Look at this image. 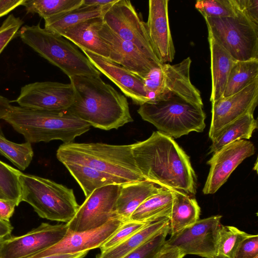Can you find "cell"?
I'll return each mask as SVG.
<instances>
[{"instance_id":"cell-1","label":"cell","mask_w":258,"mask_h":258,"mask_svg":"<svg viewBox=\"0 0 258 258\" xmlns=\"http://www.w3.org/2000/svg\"><path fill=\"white\" fill-rule=\"evenodd\" d=\"M136 164L145 180L188 195L196 192L197 177L189 157L173 138L159 131L133 144Z\"/></svg>"},{"instance_id":"cell-2","label":"cell","mask_w":258,"mask_h":258,"mask_svg":"<svg viewBox=\"0 0 258 258\" xmlns=\"http://www.w3.org/2000/svg\"><path fill=\"white\" fill-rule=\"evenodd\" d=\"M75 91L68 109L80 119L104 130L117 129L133 119L126 98L100 77H70Z\"/></svg>"},{"instance_id":"cell-3","label":"cell","mask_w":258,"mask_h":258,"mask_svg":"<svg viewBox=\"0 0 258 258\" xmlns=\"http://www.w3.org/2000/svg\"><path fill=\"white\" fill-rule=\"evenodd\" d=\"M3 119L31 144L53 140L71 143L91 126L68 110L48 111L20 106L11 105Z\"/></svg>"},{"instance_id":"cell-4","label":"cell","mask_w":258,"mask_h":258,"mask_svg":"<svg viewBox=\"0 0 258 258\" xmlns=\"http://www.w3.org/2000/svg\"><path fill=\"white\" fill-rule=\"evenodd\" d=\"M132 146L72 142L61 145L56 157L63 164L86 166L117 177L125 183L145 180L136 164Z\"/></svg>"},{"instance_id":"cell-5","label":"cell","mask_w":258,"mask_h":258,"mask_svg":"<svg viewBox=\"0 0 258 258\" xmlns=\"http://www.w3.org/2000/svg\"><path fill=\"white\" fill-rule=\"evenodd\" d=\"M19 36L22 41L69 78L76 76L100 77L101 73L87 56L59 34L36 25H24Z\"/></svg>"},{"instance_id":"cell-6","label":"cell","mask_w":258,"mask_h":258,"mask_svg":"<svg viewBox=\"0 0 258 258\" xmlns=\"http://www.w3.org/2000/svg\"><path fill=\"white\" fill-rule=\"evenodd\" d=\"M20 182L21 202L31 205L42 218L67 223L79 208L73 189L63 184L22 172Z\"/></svg>"},{"instance_id":"cell-7","label":"cell","mask_w":258,"mask_h":258,"mask_svg":"<svg viewBox=\"0 0 258 258\" xmlns=\"http://www.w3.org/2000/svg\"><path fill=\"white\" fill-rule=\"evenodd\" d=\"M138 113L158 131L172 138H178L192 132H202L206 127L203 107L175 95L145 103L140 105Z\"/></svg>"},{"instance_id":"cell-8","label":"cell","mask_w":258,"mask_h":258,"mask_svg":"<svg viewBox=\"0 0 258 258\" xmlns=\"http://www.w3.org/2000/svg\"><path fill=\"white\" fill-rule=\"evenodd\" d=\"M205 19L208 35L234 59H258V25L237 11L232 17Z\"/></svg>"},{"instance_id":"cell-9","label":"cell","mask_w":258,"mask_h":258,"mask_svg":"<svg viewBox=\"0 0 258 258\" xmlns=\"http://www.w3.org/2000/svg\"><path fill=\"white\" fill-rule=\"evenodd\" d=\"M191 59L188 57L178 63H163L152 69L142 79L149 102L177 96L198 106H203L199 90L190 79Z\"/></svg>"},{"instance_id":"cell-10","label":"cell","mask_w":258,"mask_h":258,"mask_svg":"<svg viewBox=\"0 0 258 258\" xmlns=\"http://www.w3.org/2000/svg\"><path fill=\"white\" fill-rule=\"evenodd\" d=\"M102 19L103 23L120 38L133 43L152 60L162 63L153 50L145 22L130 1L117 0L106 10Z\"/></svg>"},{"instance_id":"cell-11","label":"cell","mask_w":258,"mask_h":258,"mask_svg":"<svg viewBox=\"0 0 258 258\" xmlns=\"http://www.w3.org/2000/svg\"><path fill=\"white\" fill-rule=\"evenodd\" d=\"M121 185L111 184L94 190L67 223L68 229L73 231L91 230L120 218L116 205Z\"/></svg>"},{"instance_id":"cell-12","label":"cell","mask_w":258,"mask_h":258,"mask_svg":"<svg viewBox=\"0 0 258 258\" xmlns=\"http://www.w3.org/2000/svg\"><path fill=\"white\" fill-rule=\"evenodd\" d=\"M221 218V215H215L198 220L171 235L165 244L177 248L184 255L211 258L215 253Z\"/></svg>"},{"instance_id":"cell-13","label":"cell","mask_w":258,"mask_h":258,"mask_svg":"<svg viewBox=\"0 0 258 258\" xmlns=\"http://www.w3.org/2000/svg\"><path fill=\"white\" fill-rule=\"evenodd\" d=\"M68 229L67 223H42L23 235L7 237L0 247V258H30L60 241Z\"/></svg>"},{"instance_id":"cell-14","label":"cell","mask_w":258,"mask_h":258,"mask_svg":"<svg viewBox=\"0 0 258 258\" xmlns=\"http://www.w3.org/2000/svg\"><path fill=\"white\" fill-rule=\"evenodd\" d=\"M74 96V89L71 83L37 82L23 86L15 101L23 107L58 111L68 110Z\"/></svg>"},{"instance_id":"cell-15","label":"cell","mask_w":258,"mask_h":258,"mask_svg":"<svg viewBox=\"0 0 258 258\" xmlns=\"http://www.w3.org/2000/svg\"><path fill=\"white\" fill-rule=\"evenodd\" d=\"M254 152V145L246 140L236 141L215 152L207 162L210 168L203 189V193H215L235 168Z\"/></svg>"},{"instance_id":"cell-16","label":"cell","mask_w":258,"mask_h":258,"mask_svg":"<svg viewBox=\"0 0 258 258\" xmlns=\"http://www.w3.org/2000/svg\"><path fill=\"white\" fill-rule=\"evenodd\" d=\"M258 102V79L241 91L212 103L209 137L212 140L227 124L247 114H253Z\"/></svg>"},{"instance_id":"cell-17","label":"cell","mask_w":258,"mask_h":258,"mask_svg":"<svg viewBox=\"0 0 258 258\" xmlns=\"http://www.w3.org/2000/svg\"><path fill=\"white\" fill-rule=\"evenodd\" d=\"M98 33L109 47V60L141 79L152 69L163 64L149 58L133 43L120 38L103 22L98 30Z\"/></svg>"},{"instance_id":"cell-18","label":"cell","mask_w":258,"mask_h":258,"mask_svg":"<svg viewBox=\"0 0 258 258\" xmlns=\"http://www.w3.org/2000/svg\"><path fill=\"white\" fill-rule=\"evenodd\" d=\"M123 222L121 219L118 218L110 221L98 228L82 231H73L68 229L60 241L30 258L74 253L99 248Z\"/></svg>"},{"instance_id":"cell-19","label":"cell","mask_w":258,"mask_h":258,"mask_svg":"<svg viewBox=\"0 0 258 258\" xmlns=\"http://www.w3.org/2000/svg\"><path fill=\"white\" fill-rule=\"evenodd\" d=\"M168 0H150L145 25L153 50L162 63L171 62L175 50L171 34Z\"/></svg>"},{"instance_id":"cell-20","label":"cell","mask_w":258,"mask_h":258,"mask_svg":"<svg viewBox=\"0 0 258 258\" xmlns=\"http://www.w3.org/2000/svg\"><path fill=\"white\" fill-rule=\"evenodd\" d=\"M82 50L93 66L117 86L134 103L141 105L149 102L141 78L108 59L87 50Z\"/></svg>"},{"instance_id":"cell-21","label":"cell","mask_w":258,"mask_h":258,"mask_svg":"<svg viewBox=\"0 0 258 258\" xmlns=\"http://www.w3.org/2000/svg\"><path fill=\"white\" fill-rule=\"evenodd\" d=\"M102 23V17L93 18L72 26L56 34L72 42L81 50L88 51L109 60V47L98 33Z\"/></svg>"},{"instance_id":"cell-22","label":"cell","mask_w":258,"mask_h":258,"mask_svg":"<svg viewBox=\"0 0 258 258\" xmlns=\"http://www.w3.org/2000/svg\"><path fill=\"white\" fill-rule=\"evenodd\" d=\"M162 188L147 180L121 184L116 205L118 215L123 221L130 220L139 206Z\"/></svg>"},{"instance_id":"cell-23","label":"cell","mask_w":258,"mask_h":258,"mask_svg":"<svg viewBox=\"0 0 258 258\" xmlns=\"http://www.w3.org/2000/svg\"><path fill=\"white\" fill-rule=\"evenodd\" d=\"M208 41L212 78L210 101L213 103L223 96L228 76L236 60L209 35Z\"/></svg>"},{"instance_id":"cell-24","label":"cell","mask_w":258,"mask_h":258,"mask_svg":"<svg viewBox=\"0 0 258 258\" xmlns=\"http://www.w3.org/2000/svg\"><path fill=\"white\" fill-rule=\"evenodd\" d=\"M173 199V191L162 188L139 206L130 220L148 223L163 218L170 219Z\"/></svg>"},{"instance_id":"cell-25","label":"cell","mask_w":258,"mask_h":258,"mask_svg":"<svg viewBox=\"0 0 258 258\" xmlns=\"http://www.w3.org/2000/svg\"><path fill=\"white\" fill-rule=\"evenodd\" d=\"M169 232L171 235L196 222L199 220L201 209L193 196L173 191Z\"/></svg>"},{"instance_id":"cell-26","label":"cell","mask_w":258,"mask_h":258,"mask_svg":"<svg viewBox=\"0 0 258 258\" xmlns=\"http://www.w3.org/2000/svg\"><path fill=\"white\" fill-rule=\"evenodd\" d=\"M63 165L77 181L86 198L97 188L111 184L125 183L117 177L86 166L74 163Z\"/></svg>"},{"instance_id":"cell-27","label":"cell","mask_w":258,"mask_h":258,"mask_svg":"<svg viewBox=\"0 0 258 258\" xmlns=\"http://www.w3.org/2000/svg\"><path fill=\"white\" fill-rule=\"evenodd\" d=\"M170 224L169 218L148 223L140 230L121 243L98 253L96 258H122Z\"/></svg>"},{"instance_id":"cell-28","label":"cell","mask_w":258,"mask_h":258,"mask_svg":"<svg viewBox=\"0 0 258 258\" xmlns=\"http://www.w3.org/2000/svg\"><path fill=\"white\" fill-rule=\"evenodd\" d=\"M257 128L253 114H247L221 129L211 140L209 153H214L223 147L236 141L249 139Z\"/></svg>"},{"instance_id":"cell-29","label":"cell","mask_w":258,"mask_h":258,"mask_svg":"<svg viewBox=\"0 0 258 258\" xmlns=\"http://www.w3.org/2000/svg\"><path fill=\"white\" fill-rule=\"evenodd\" d=\"M110 6L100 7L82 5L74 10L44 19V28L57 33L61 30L85 21L102 17Z\"/></svg>"},{"instance_id":"cell-30","label":"cell","mask_w":258,"mask_h":258,"mask_svg":"<svg viewBox=\"0 0 258 258\" xmlns=\"http://www.w3.org/2000/svg\"><path fill=\"white\" fill-rule=\"evenodd\" d=\"M258 79V59L236 61L230 72L222 97L233 95Z\"/></svg>"},{"instance_id":"cell-31","label":"cell","mask_w":258,"mask_h":258,"mask_svg":"<svg viewBox=\"0 0 258 258\" xmlns=\"http://www.w3.org/2000/svg\"><path fill=\"white\" fill-rule=\"evenodd\" d=\"M84 0H24L27 13L37 14L44 19L81 7Z\"/></svg>"},{"instance_id":"cell-32","label":"cell","mask_w":258,"mask_h":258,"mask_svg":"<svg viewBox=\"0 0 258 258\" xmlns=\"http://www.w3.org/2000/svg\"><path fill=\"white\" fill-rule=\"evenodd\" d=\"M0 155L5 157L20 170H25L31 163L34 153L31 144L16 143L5 137L0 124Z\"/></svg>"},{"instance_id":"cell-33","label":"cell","mask_w":258,"mask_h":258,"mask_svg":"<svg viewBox=\"0 0 258 258\" xmlns=\"http://www.w3.org/2000/svg\"><path fill=\"white\" fill-rule=\"evenodd\" d=\"M250 234L235 227L221 224L215 253L211 258H234L241 242Z\"/></svg>"},{"instance_id":"cell-34","label":"cell","mask_w":258,"mask_h":258,"mask_svg":"<svg viewBox=\"0 0 258 258\" xmlns=\"http://www.w3.org/2000/svg\"><path fill=\"white\" fill-rule=\"evenodd\" d=\"M22 172L0 160V191L18 206L21 202L20 175Z\"/></svg>"},{"instance_id":"cell-35","label":"cell","mask_w":258,"mask_h":258,"mask_svg":"<svg viewBox=\"0 0 258 258\" xmlns=\"http://www.w3.org/2000/svg\"><path fill=\"white\" fill-rule=\"evenodd\" d=\"M195 7L205 19L232 17L237 14L232 0L198 1Z\"/></svg>"},{"instance_id":"cell-36","label":"cell","mask_w":258,"mask_h":258,"mask_svg":"<svg viewBox=\"0 0 258 258\" xmlns=\"http://www.w3.org/2000/svg\"><path fill=\"white\" fill-rule=\"evenodd\" d=\"M169 224L122 258H157L163 247L166 236L169 233Z\"/></svg>"},{"instance_id":"cell-37","label":"cell","mask_w":258,"mask_h":258,"mask_svg":"<svg viewBox=\"0 0 258 258\" xmlns=\"http://www.w3.org/2000/svg\"><path fill=\"white\" fill-rule=\"evenodd\" d=\"M148 223L133 220L123 221L115 232L99 247L100 252L121 243L140 230Z\"/></svg>"},{"instance_id":"cell-38","label":"cell","mask_w":258,"mask_h":258,"mask_svg":"<svg viewBox=\"0 0 258 258\" xmlns=\"http://www.w3.org/2000/svg\"><path fill=\"white\" fill-rule=\"evenodd\" d=\"M23 21L13 14L9 15L0 26V54L18 34Z\"/></svg>"},{"instance_id":"cell-39","label":"cell","mask_w":258,"mask_h":258,"mask_svg":"<svg viewBox=\"0 0 258 258\" xmlns=\"http://www.w3.org/2000/svg\"><path fill=\"white\" fill-rule=\"evenodd\" d=\"M258 255V235L250 234L239 245L234 258H253Z\"/></svg>"},{"instance_id":"cell-40","label":"cell","mask_w":258,"mask_h":258,"mask_svg":"<svg viewBox=\"0 0 258 258\" xmlns=\"http://www.w3.org/2000/svg\"><path fill=\"white\" fill-rule=\"evenodd\" d=\"M236 11L258 25V0H232Z\"/></svg>"},{"instance_id":"cell-41","label":"cell","mask_w":258,"mask_h":258,"mask_svg":"<svg viewBox=\"0 0 258 258\" xmlns=\"http://www.w3.org/2000/svg\"><path fill=\"white\" fill-rule=\"evenodd\" d=\"M17 204L10 200L0 199V220L10 222Z\"/></svg>"},{"instance_id":"cell-42","label":"cell","mask_w":258,"mask_h":258,"mask_svg":"<svg viewBox=\"0 0 258 258\" xmlns=\"http://www.w3.org/2000/svg\"><path fill=\"white\" fill-rule=\"evenodd\" d=\"M184 256L177 248L164 244L157 258H183Z\"/></svg>"},{"instance_id":"cell-43","label":"cell","mask_w":258,"mask_h":258,"mask_svg":"<svg viewBox=\"0 0 258 258\" xmlns=\"http://www.w3.org/2000/svg\"><path fill=\"white\" fill-rule=\"evenodd\" d=\"M10 101L0 95V120L3 119L7 115L11 108Z\"/></svg>"},{"instance_id":"cell-44","label":"cell","mask_w":258,"mask_h":258,"mask_svg":"<svg viewBox=\"0 0 258 258\" xmlns=\"http://www.w3.org/2000/svg\"><path fill=\"white\" fill-rule=\"evenodd\" d=\"M89 251H84L74 253L53 254L38 258H83Z\"/></svg>"},{"instance_id":"cell-45","label":"cell","mask_w":258,"mask_h":258,"mask_svg":"<svg viewBox=\"0 0 258 258\" xmlns=\"http://www.w3.org/2000/svg\"><path fill=\"white\" fill-rule=\"evenodd\" d=\"M117 0H84L83 5L84 6H96L105 7L111 5L115 3Z\"/></svg>"},{"instance_id":"cell-46","label":"cell","mask_w":258,"mask_h":258,"mask_svg":"<svg viewBox=\"0 0 258 258\" xmlns=\"http://www.w3.org/2000/svg\"><path fill=\"white\" fill-rule=\"evenodd\" d=\"M13 227L10 222L0 220V237H7L11 235Z\"/></svg>"},{"instance_id":"cell-47","label":"cell","mask_w":258,"mask_h":258,"mask_svg":"<svg viewBox=\"0 0 258 258\" xmlns=\"http://www.w3.org/2000/svg\"><path fill=\"white\" fill-rule=\"evenodd\" d=\"M10 237V236H9ZM7 237H0V247L1 245V244L3 242V241Z\"/></svg>"},{"instance_id":"cell-48","label":"cell","mask_w":258,"mask_h":258,"mask_svg":"<svg viewBox=\"0 0 258 258\" xmlns=\"http://www.w3.org/2000/svg\"><path fill=\"white\" fill-rule=\"evenodd\" d=\"M0 199L7 200L4 195L0 191Z\"/></svg>"},{"instance_id":"cell-49","label":"cell","mask_w":258,"mask_h":258,"mask_svg":"<svg viewBox=\"0 0 258 258\" xmlns=\"http://www.w3.org/2000/svg\"><path fill=\"white\" fill-rule=\"evenodd\" d=\"M253 258H258V255L255 256V257H254Z\"/></svg>"}]
</instances>
